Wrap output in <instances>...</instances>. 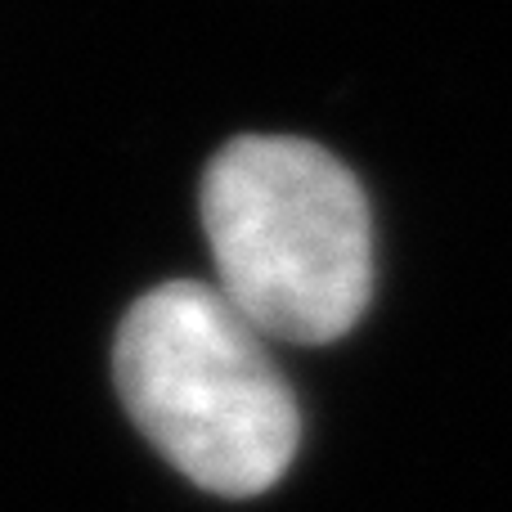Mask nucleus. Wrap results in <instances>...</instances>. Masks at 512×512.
Wrapping results in <instances>:
<instances>
[{
  "label": "nucleus",
  "mask_w": 512,
  "mask_h": 512,
  "mask_svg": "<svg viewBox=\"0 0 512 512\" xmlns=\"http://www.w3.org/2000/svg\"><path fill=\"white\" fill-rule=\"evenodd\" d=\"M203 230L216 292L261 337L337 342L373 297L364 189L328 149L243 135L203 176Z\"/></svg>",
  "instance_id": "obj_1"
},
{
  "label": "nucleus",
  "mask_w": 512,
  "mask_h": 512,
  "mask_svg": "<svg viewBox=\"0 0 512 512\" xmlns=\"http://www.w3.org/2000/svg\"><path fill=\"white\" fill-rule=\"evenodd\" d=\"M113 378L131 423L194 486L252 499L292 468L297 396L265 337L207 283H162L126 310Z\"/></svg>",
  "instance_id": "obj_2"
}]
</instances>
